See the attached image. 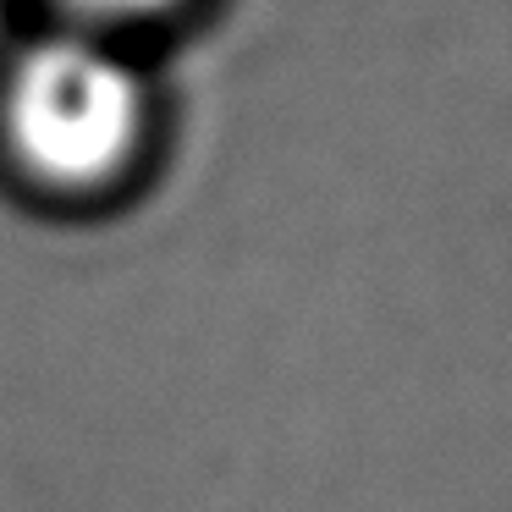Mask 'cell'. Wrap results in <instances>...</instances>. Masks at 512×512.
Returning <instances> with one entry per match:
<instances>
[{
  "label": "cell",
  "mask_w": 512,
  "mask_h": 512,
  "mask_svg": "<svg viewBox=\"0 0 512 512\" xmlns=\"http://www.w3.org/2000/svg\"><path fill=\"white\" fill-rule=\"evenodd\" d=\"M149 133L144 78L94 39H45L0 83V144L34 188L100 193Z\"/></svg>",
  "instance_id": "cell-1"
},
{
  "label": "cell",
  "mask_w": 512,
  "mask_h": 512,
  "mask_svg": "<svg viewBox=\"0 0 512 512\" xmlns=\"http://www.w3.org/2000/svg\"><path fill=\"white\" fill-rule=\"evenodd\" d=\"M61 6L89 17H149V12H166L171 0H61Z\"/></svg>",
  "instance_id": "cell-2"
}]
</instances>
